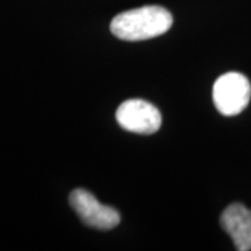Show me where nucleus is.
I'll return each instance as SVG.
<instances>
[{
    "instance_id": "1",
    "label": "nucleus",
    "mask_w": 251,
    "mask_h": 251,
    "mask_svg": "<svg viewBox=\"0 0 251 251\" xmlns=\"http://www.w3.org/2000/svg\"><path fill=\"white\" fill-rule=\"evenodd\" d=\"M173 24L171 11L161 6H144L127 10L112 20L110 31L128 42L145 41L169 31Z\"/></svg>"
},
{
    "instance_id": "2",
    "label": "nucleus",
    "mask_w": 251,
    "mask_h": 251,
    "mask_svg": "<svg viewBox=\"0 0 251 251\" xmlns=\"http://www.w3.org/2000/svg\"><path fill=\"white\" fill-rule=\"evenodd\" d=\"M212 98L224 116H234L247 108L251 98V84L246 75L230 72L222 74L214 84Z\"/></svg>"
},
{
    "instance_id": "3",
    "label": "nucleus",
    "mask_w": 251,
    "mask_h": 251,
    "mask_svg": "<svg viewBox=\"0 0 251 251\" xmlns=\"http://www.w3.org/2000/svg\"><path fill=\"white\" fill-rule=\"evenodd\" d=\"M116 120L122 128L135 134H153L162 125L161 112L143 99L123 102L117 109Z\"/></svg>"
},
{
    "instance_id": "4",
    "label": "nucleus",
    "mask_w": 251,
    "mask_h": 251,
    "mask_svg": "<svg viewBox=\"0 0 251 251\" xmlns=\"http://www.w3.org/2000/svg\"><path fill=\"white\" fill-rule=\"evenodd\" d=\"M70 205L81 221L99 230H110L120 224L115 208L100 204L94 194L84 188H75L70 194Z\"/></svg>"
},
{
    "instance_id": "5",
    "label": "nucleus",
    "mask_w": 251,
    "mask_h": 251,
    "mask_svg": "<svg viewBox=\"0 0 251 251\" xmlns=\"http://www.w3.org/2000/svg\"><path fill=\"white\" fill-rule=\"evenodd\" d=\"M224 230L233 240L236 250H251V211L242 204L229 205L221 215Z\"/></svg>"
}]
</instances>
